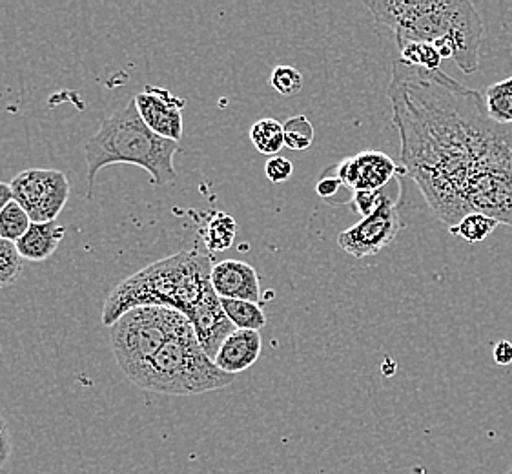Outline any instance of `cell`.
Returning a JSON list of instances; mask_svg holds the SVG:
<instances>
[{
	"instance_id": "obj_25",
	"label": "cell",
	"mask_w": 512,
	"mask_h": 474,
	"mask_svg": "<svg viewBox=\"0 0 512 474\" xmlns=\"http://www.w3.org/2000/svg\"><path fill=\"white\" fill-rule=\"evenodd\" d=\"M270 84L279 95L292 97L303 88V75L294 66H277L270 75Z\"/></svg>"
},
{
	"instance_id": "obj_23",
	"label": "cell",
	"mask_w": 512,
	"mask_h": 474,
	"mask_svg": "<svg viewBox=\"0 0 512 474\" xmlns=\"http://www.w3.org/2000/svg\"><path fill=\"white\" fill-rule=\"evenodd\" d=\"M285 130V146L290 150H307L314 143V126L308 121L307 115L290 117L283 124Z\"/></svg>"
},
{
	"instance_id": "obj_30",
	"label": "cell",
	"mask_w": 512,
	"mask_h": 474,
	"mask_svg": "<svg viewBox=\"0 0 512 474\" xmlns=\"http://www.w3.org/2000/svg\"><path fill=\"white\" fill-rule=\"evenodd\" d=\"M11 201H13V194H11L10 185L0 181V212H2Z\"/></svg>"
},
{
	"instance_id": "obj_10",
	"label": "cell",
	"mask_w": 512,
	"mask_h": 474,
	"mask_svg": "<svg viewBox=\"0 0 512 474\" xmlns=\"http://www.w3.org/2000/svg\"><path fill=\"white\" fill-rule=\"evenodd\" d=\"M336 172L339 179L354 192L383 190L392 177L407 174L405 168L396 165L390 155L378 150H365L339 161Z\"/></svg>"
},
{
	"instance_id": "obj_31",
	"label": "cell",
	"mask_w": 512,
	"mask_h": 474,
	"mask_svg": "<svg viewBox=\"0 0 512 474\" xmlns=\"http://www.w3.org/2000/svg\"><path fill=\"white\" fill-rule=\"evenodd\" d=\"M505 474H512V467H511V469H509V471H507V473H505Z\"/></svg>"
},
{
	"instance_id": "obj_24",
	"label": "cell",
	"mask_w": 512,
	"mask_h": 474,
	"mask_svg": "<svg viewBox=\"0 0 512 474\" xmlns=\"http://www.w3.org/2000/svg\"><path fill=\"white\" fill-rule=\"evenodd\" d=\"M22 258L15 248V243L0 239V289L15 285L22 274Z\"/></svg>"
},
{
	"instance_id": "obj_13",
	"label": "cell",
	"mask_w": 512,
	"mask_h": 474,
	"mask_svg": "<svg viewBox=\"0 0 512 474\" xmlns=\"http://www.w3.org/2000/svg\"><path fill=\"white\" fill-rule=\"evenodd\" d=\"M263 340L257 330H234L217 352L216 365L221 371L236 376L250 369L261 356Z\"/></svg>"
},
{
	"instance_id": "obj_27",
	"label": "cell",
	"mask_w": 512,
	"mask_h": 474,
	"mask_svg": "<svg viewBox=\"0 0 512 474\" xmlns=\"http://www.w3.org/2000/svg\"><path fill=\"white\" fill-rule=\"evenodd\" d=\"M292 172H294L292 161L287 157H281V155L270 157L265 165V174H267L268 181H272V183H285L292 177Z\"/></svg>"
},
{
	"instance_id": "obj_11",
	"label": "cell",
	"mask_w": 512,
	"mask_h": 474,
	"mask_svg": "<svg viewBox=\"0 0 512 474\" xmlns=\"http://www.w3.org/2000/svg\"><path fill=\"white\" fill-rule=\"evenodd\" d=\"M186 318L194 329L195 338L199 341L201 349L212 360H216L223 341L236 330V327L228 320L221 305V298L217 296L212 285L205 290V294L195 303L194 309L190 310Z\"/></svg>"
},
{
	"instance_id": "obj_3",
	"label": "cell",
	"mask_w": 512,
	"mask_h": 474,
	"mask_svg": "<svg viewBox=\"0 0 512 474\" xmlns=\"http://www.w3.org/2000/svg\"><path fill=\"white\" fill-rule=\"evenodd\" d=\"M212 259L199 250H181L119 283L106 299L103 323L112 327L128 310L163 307L188 316L212 285Z\"/></svg>"
},
{
	"instance_id": "obj_14",
	"label": "cell",
	"mask_w": 512,
	"mask_h": 474,
	"mask_svg": "<svg viewBox=\"0 0 512 474\" xmlns=\"http://www.w3.org/2000/svg\"><path fill=\"white\" fill-rule=\"evenodd\" d=\"M66 236V228L59 221L50 223H31L30 230L15 243L22 259L41 263L52 258L55 250Z\"/></svg>"
},
{
	"instance_id": "obj_12",
	"label": "cell",
	"mask_w": 512,
	"mask_h": 474,
	"mask_svg": "<svg viewBox=\"0 0 512 474\" xmlns=\"http://www.w3.org/2000/svg\"><path fill=\"white\" fill-rule=\"evenodd\" d=\"M210 281L221 299H243L252 303L261 301V285L256 268L245 261H219L212 268Z\"/></svg>"
},
{
	"instance_id": "obj_26",
	"label": "cell",
	"mask_w": 512,
	"mask_h": 474,
	"mask_svg": "<svg viewBox=\"0 0 512 474\" xmlns=\"http://www.w3.org/2000/svg\"><path fill=\"white\" fill-rule=\"evenodd\" d=\"M389 197L385 196L383 190H376V192H356L354 194V201L352 207L358 212L361 217H369L376 214L379 208L383 207L385 203H389Z\"/></svg>"
},
{
	"instance_id": "obj_22",
	"label": "cell",
	"mask_w": 512,
	"mask_h": 474,
	"mask_svg": "<svg viewBox=\"0 0 512 474\" xmlns=\"http://www.w3.org/2000/svg\"><path fill=\"white\" fill-rule=\"evenodd\" d=\"M400 57V61L405 62V64L423 68V70H429V72L440 70L441 62H443L438 50L427 42H409V44L401 46Z\"/></svg>"
},
{
	"instance_id": "obj_2",
	"label": "cell",
	"mask_w": 512,
	"mask_h": 474,
	"mask_svg": "<svg viewBox=\"0 0 512 474\" xmlns=\"http://www.w3.org/2000/svg\"><path fill=\"white\" fill-rule=\"evenodd\" d=\"M379 26L396 35L398 48L409 42L432 44L441 59H452L461 72L480 66L482 17L469 0H385L365 2Z\"/></svg>"
},
{
	"instance_id": "obj_19",
	"label": "cell",
	"mask_w": 512,
	"mask_h": 474,
	"mask_svg": "<svg viewBox=\"0 0 512 474\" xmlns=\"http://www.w3.org/2000/svg\"><path fill=\"white\" fill-rule=\"evenodd\" d=\"M316 192L318 196L332 207H341V205H352L354 201V190L345 185L341 179H339L338 172H336V165L330 166L316 185Z\"/></svg>"
},
{
	"instance_id": "obj_9",
	"label": "cell",
	"mask_w": 512,
	"mask_h": 474,
	"mask_svg": "<svg viewBox=\"0 0 512 474\" xmlns=\"http://www.w3.org/2000/svg\"><path fill=\"white\" fill-rule=\"evenodd\" d=\"M144 124L154 134L179 143L183 139V108L185 99L175 97L166 88L146 86L134 97Z\"/></svg>"
},
{
	"instance_id": "obj_16",
	"label": "cell",
	"mask_w": 512,
	"mask_h": 474,
	"mask_svg": "<svg viewBox=\"0 0 512 474\" xmlns=\"http://www.w3.org/2000/svg\"><path fill=\"white\" fill-rule=\"evenodd\" d=\"M237 234L236 219L225 212H216L206 223L205 245L212 252H225L234 245Z\"/></svg>"
},
{
	"instance_id": "obj_28",
	"label": "cell",
	"mask_w": 512,
	"mask_h": 474,
	"mask_svg": "<svg viewBox=\"0 0 512 474\" xmlns=\"http://www.w3.org/2000/svg\"><path fill=\"white\" fill-rule=\"evenodd\" d=\"M11 454H13V440H11L10 425L0 414V469L10 464Z\"/></svg>"
},
{
	"instance_id": "obj_6",
	"label": "cell",
	"mask_w": 512,
	"mask_h": 474,
	"mask_svg": "<svg viewBox=\"0 0 512 474\" xmlns=\"http://www.w3.org/2000/svg\"><path fill=\"white\" fill-rule=\"evenodd\" d=\"M185 314L163 307L128 310L110 327L113 356L126 378H134L177 332L190 329Z\"/></svg>"
},
{
	"instance_id": "obj_15",
	"label": "cell",
	"mask_w": 512,
	"mask_h": 474,
	"mask_svg": "<svg viewBox=\"0 0 512 474\" xmlns=\"http://www.w3.org/2000/svg\"><path fill=\"white\" fill-rule=\"evenodd\" d=\"M228 320L236 330H259L267 325V316L261 303L243 301V299H221Z\"/></svg>"
},
{
	"instance_id": "obj_7",
	"label": "cell",
	"mask_w": 512,
	"mask_h": 474,
	"mask_svg": "<svg viewBox=\"0 0 512 474\" xmlns=\"http://www.w3.org/2000/svg\"><path fill=\"white\" fill-rule=\"evenodd\" d=\"M13 201H17L33 223L57 221L68 199L70 181L61 170L30 168L13 177L10 183Z\"/></svg>"
},
{
	"instance_id": "obj_1",
	"label": "cell",
	"mask_w": 512,
	"mask_h": 474,
	"mask_svg": "<svg viewBox=\"0 0 512 474\" xmlns=\"http://www.w3.org/2000/svg\"><path fill=\"white\" fill-rule=\"evenodd\" d=\"M401 163L432 214L452 228L469 214L512 227V135L480 92L441 70L396 59L389 90Z\"/></svg>"
},
{
	"instance_id": "obj_18",
	"label": "cell",
	"mask_w": 512,
	"mask_h": 474,
	"mask_svg": "<svg viewBox=\"0 0 512 474\" xmlns=\"http://www.w3.org/2000/svg\"><path fill=\"white\" fill-rule=\"evenodd\" d=\"M485 106L494 123L512 124V77L494 83L485 90Z\"/></svg>"
},
{
	"instance_id": "obj_8",
	"label": "cell",
	"mask_w": 512,
	"mask_h": 474,
	"mask_svg": "<svg viewBox=\"0 0 512 474\" xmlns=\"http://www.w3.org/2000/svg\"><path fill=\"white\" fill-rule=\"evenodd\" d=\"M400 214L396 205L389 201L376 214L363 217L354 227L343 230L338 236V245L356 259L376 256L400 234Z\"/></svg>"
},
{
	"instance_id": "obj_20",
	"label": "cell",
	"mask_w": 512,
	"mask_h": 474,
	"mask_svg": "<svg viewBox=\"0 0 512 474\" xmlns=\"http://www.w3.org/2000/svg\"><path fill=\"white\" fill-rule=\"evenodd\" d=\"M31 223L28 212L17 201H11L0 212V239L17 243L30 230Z\"/></svg>"
},
{
	"instance_id": "obj_29",
	"label": "cell",
	"mask_w": 512,
	"mask_h": 474,
	"mask_svg": "<svg viewBox=\"0 0 512 474\" xmlns=\"http://www.w3.org/2000/svg\"><path fill=\"white\" fill-rule=\"evenodd\" d=\"M492 356H494V361H496V365H502V367H507V365H511L512 363V343L511 341L502 340L496 343V347H494V351H492Z\"/></svg>"
},
{
	"instance_id": "obj_21",
	"label": "cell",
	"mask_w": 512,
	"mask_h": 474,
	"mask_svg": "<svg viewBox=\"0 0 512 474\" xmlns=\"http://www.w3.org/2000/svg\"><path fill=\"white\" fill-rule=\"evenodd\" d=\"M500 223L496 219L483 214H469L463 217L456 227L449 228L452 236L461 237L467 243H482L491 236Z\"/></svg>"
},
{
	"instance_id": "obj_5",
	"label": "cell",
	"mask_w": 512,
	"mask_h": 474,
	"mask_svg": "<svg viewBox=\"0 0 512 474\" xmlns=\"http://www.w3.org/2000/svg\"><path fill=\"white\" fill-rule=\"evenodd\" d=\"M130 382L143 391L190 396L228 387L234 376L217 367L216 361L201 349L190 327L166 341Z\"/></svg>"
},
{
	"instance_id": "obj_17",
	"label": "cell",
	"mask_w": 512,
	"mask_h": 474,
	"mask_svg": "<svg viewBox=\"0 0 512 474\" xmlns=\"http://www.w3.org/2000/svg\"><path fill=\"white\" fill-rule=\"evenodd\" d=\"M250 141L256 146L257 152L276 157L277 152L285 146L283 124L272 117L259 119L250 128Z\"/></svg>"
},
{
	"instance_id": "obj_32",
	"label": "cell",
	"mask_w": 512,
	"mask_h": 474,
	"mask_svg": "<svg viewBox=\"0 0 512 474\" xmlns=\"http://www.w3.org/2000/svg\"><path fill=\"white\" fill-rule=\"evenodd\" d=\"M511 135H512V128H511Z\"/></svg>"
},
{
	"instance_id": "obj_4",
	"label": "cell",
	"mask_w": 512,
	"mask_h": 474,
	"mask_svg": "<svg viewBox=\"0 0 512 474\" xmlns=\"http://www.w3.org/2000/svg\"><path fill=\"white\" fill-rule=\"evenodd\" d=\"M179 143L154 134L137 110L135 99L115 110L101 123L99 132L84 145V159L88 166V197L93 196V183L104 166H141L155 186H163L177 177L174 155Z\"/></svg>"
}]
</instances>
